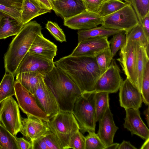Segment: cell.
<instances>
[{
	"mask_svg": "<svg viewBox=\"0 0 149 149\" xmlns=\"http://www.w3.org/2000/svg\"><path fill=\"white\" fill-rule=\"evenodd\" d=\"M54 64L70 77L82 93L94 92L96 83L101 75L95 57L69 55L55 61Z\"/></svg>",
	"mask_w": 149,
	"mask_h": 149,
	"instance_id": "1",
	"label": "cell"
},
{
	"mask_svg": "<svg viewBox=\"0 0 149 149\" xmlns=\"http://www.w3.org/2000/svg\"><path fill=\"white\" fill-rule=\"evenodd\" d=\"M42 27L36 21L25 24L10 42L4 57L6 72L13 74L29 52L37 35L41 32Z\"/></svg>",
	"mask_w": 149,
	"mask_h": 149,
	"instance_id": "2",
	"label": "cell"
},
{
	"mask_svg": "<svg viewBox=\"0 0 149 149\" xmlns=\"http://www.w3.org/2000/svg\"><path fill=\"white\" fill-rule=\"evenodd\" d=\"M44 81L55 97L60 110L72 111L77 99L82 93L75 83L55 65L44 76Z\"/></svg>",
	"mask_w": 149,
	"mask_h": 149,
	"instance_id": "3",
	"label": "cell"
},
{
	"mask_svg": "<svg viewBox=\"0 0 149 149\" xmlns=\"http://www.w3.org/2000/svg\"><path fill=\"white\" fill-rule=\"evenodd\" d=\"M45 121L58 139L63 149H68L71 137L79 130V125L72 111L60 110Z\"/></svg>",
	"mask_w": 149,
	"mask_h": 149,
	"instance_id": "4",
	"label": "cell"
},
{
	"mask_svg": "<svg viewBox=\"0 0 149 149\" xmlns=\"http://www.w3.org/2000/svg\"><path fill=\"white\" fill-rule=\"evenodd\" d=\"M95 92L83 93L77 99L72 112L82 133L95 132Z\"/></svg>",
	"mask_w": 149,
	"mask_h": 149,
	"instance_id": "5",
	"label": "cell"
},
{
	"mask_svg": "<svg viewBox=\"0 0 149 149\" xmlns=\"http://www.w3.org/2000/svg\"><path fill=\"white\" fill-rule=\"evenodd\" d=\"M102 19V26L122 31L125 35L139 23L135 11L130 3L116 12L103 17Z\"/></svg>",
	"mask_w": 149,
	"mask_h": 149,
	"instance_id": "6",
	"label": "cell"
},
{
	"mask_svg": "<svg viewBox=\"0 0 149 149\" xmlns=\"http://www.w3.org/2000/svg\"><path fill=\"white\" fill-rule=\"evenodd\" d=\"M139 45V43L136 41H126L120 49V57L116 59L126 76V79L137 88L136 65Z\"/></svg>",
	"mask_w": 149,
	"mask_h": 149,
	"instance_id": "7",
	"label": "cell"
},
{
	"mask_svg": "<svg viewBox=\"0 0 149 149\" xmlns=\"http://www.w3.org/2000/svg\"><path fill=\"white\" fill-rule=\"evenodd\" d=\"M0 104V123L16 136L22 126V117L18 104L11 97L3 100Z\"/></svg>",
	"mask_w": 149,
	"mask_h": 149,
	"instance_id": "8",
	"label": "cell"
},
{
	"mask_svg": "<svg viewBox=\"0 0 149 149\" xmlns=\"http://www.w3.org/2000/svg\"><path fill=\"white\" fill-rule=\"evenodd\" d=\"M15 96L19 107L27 116H32L44 121L48 118L38 106L33 95L29 93L18 81L15 83Z\"/></svg>",
	"mask_w": 149,
	"mask_h": 149,
	"instance_id": "9",
	"label": "cell"
},
{
	"mask_svg": "<svg viewBox=\"0 0 149 149\" xmlns=\"http://www.w3.org/2000/svg\"><path fill=\"white\" fill-rule=\"evenodd\" d=\"M120 72L115 59H112L108 69L97 80L94 92H105L109 94L117 92L123 81Z\"/></svg>",
	"mask_w": 149,
	"mask_h": 149,
	"instance_id": "10",
	"label": "cell"
},
{
	"mask_svg": "<svg viewBox=\"0 0 149 149\" xmlns=\"http://www.w3.org/2000/svg\"><path fill=\"white\" fill-rule=\"evenodd\" d=\"M54 66L53 61L28 52L19 64L15 76L22 72H34L40 73L45 76L52 70Z\"/></svg>",
	"mask_w": 149,
	"mask_h": 149,
	"instance_id": "11",
	"label": "cell"
},
{
	"mask_svg": "<svg viewBox=\"0 0 149 149\" xmlns=\"http://www.w3.org/2000/svg\"><path fill=\"white\" fill-rule=\"evenodd\" d=\"M107 36L88 38L78 42L70 55L74 56L95 57L106 48L110 47Z\"/></svg>",
	"mask_w": 149,
	"mask_h": 149,
	"instance_id": "12",
	"label": "cell"
},
{
	"mask_svg": "<svg viewBox=\"0 0 149 149\" xmlns=\"http://www.w3.org/2000/svg\"><path fill=\"white\" fill-rule=\"evenodd\" d=\"M33 95L38 106L48 118L56 114L60 110L55 97L44 80L40 83Z\"/></svg>",
	"mask_w": 149,
	"mask_h": 149,
	"instance_id": "13",
	"label": "cell"
},
{
	"mask_svg": "<svg viewBox=\"0 0 149 149\" xmlns=\"http://www.w3.org/2000/svg\"><path fill=\"white\" fill-rule=\"evenodd\" d=\"M120 106L125 109H139L143 102L141 93L128 79L123 81L119 89Z\"/></svg>",
	"mask_w": 149,
	"mask_h": 149,
	"instance_id": "14",
	"label": "cell"
},
{
	"mask_svg": "<svg viewBox=\"0 0 149 149\" xmlns=\"http://www.w3.org/2000/svg\"><path fill=\"white\" fill-rule=\"evenodd\" d=\"M102 17L98 14L85 10L64 21V25L74 30H84L96 27L103 24Z\"/></svg>",
	"mask_w": 149,
	"mask_h": 149,
	"instance_id": "15",
	"label": "cell"
},
{
	"mask_svg": "<svg viewBox=\"0 0 149 149\" xmlns=\"http://www.w3.org/2000/svg\"><path fill=\"white\" fill-rule=\"evenodd\" d=\"M22 118V126L20 132L27 139L32 141L50 130L45 122L39 118L31 116Z\"/></svg>",
	"mask_w": 149,
	"mask_h": 149,
	"instance_id": "16",
	"label": "cell"
},
{
	"mask_svg": "<svg viewBox=\"0 0 149 149\" xmlns=\"http://www.w3.org/2000/svg\"><path fill=\"white\" fill-rule=\"evenodd\" d=\"M126 116L124 127L132 135L139 136L143 139L149 138V130L141 119L139 109H125Z\"/></svg>",
	"mask_w": 149,
	"mask_h": 149,
	"instance_id": "17",
	"label": "cell"
},
{
	"mask_svg": "<svg viewBox=\"0 0 149 149\" xmlns=\"http://www.w3.org/2000/svg\"><path fill=\"white\" fill-rule=\"evenodd\" d=\"M52 10L65 21L86 10L83 0H56Z\"/></svg>",
	"mask_w": 149,
	"mask_h": 149,
	"instance_id": "18",
	"label": "cell"
},
{
	"mask_svg": "<svg viewBox=\"0 0 149 149\" xmlns=\"http://www.w3.org/2000/svg\"><path fill=\"white\" fill-rule=\"evenodd\" d=\"M98 121L99 128L97 134L107 146L113 143L114 135L119 128L115 124L109 107Z\"/></svg>",
	"mask_w": 149,
	"mask_h": 149,
	"instance_id": "19",
	"label": "cell"
},
{
	"mask_svg": "<svg viewBox=\"0 0 149 149\" xmlns=\"http://www.w3.org/2000/svg\"><path fill=\"white\" fill-rule=\"evenodd\" d=\"M57 47L53 42L45 38L42 33L36 37L29 52L53 61L56 56Z\"/></svg>",
	"mask_w": 149,
	"mask_h": 149,
	"instance_id": "20",
	"label": "cell"
},
{
	"mask_svg": "<svg viewBox=\"0 0 149 149\" xmlns=\"http://www.w3.org/2000/svg\"><path fill=\"white\" fill-rule=\"evenodd\" d=\"M16 80L29 93L33 94L40 83L44 80V76L34 72H26L17 74L15 75Z\"/></svg>",
	"mask_w": 149,
	"mask_h": 149,
	"instance_id": "21",
	"label": "cell"
},
{
	"mask_svg": "<svg viewBox=\"0 0 149 149\" xmlns=\"http://www.w3.org/2000/svg\"><path fill=\"white\" fill-rule=\"evenodd\" d=\"M24 25L21 22L5 15L0 22V39L16 35Z\"/></svg>",
	"mask_w": 149,
	"mask_h": 149,
	"instance_id": "22",
	"label": "cell"
},
{
	"mask_svg": "<svg viewBox=\"0 0 149 149\" xmlns=\"http://www.w3.org/2000/svg\"><path fill=\"white\" fill-rule=\"evenodd\" d=\"M31 142V149H63L58 139L50 130Z\"/></svg>",
	"mask_w": 149,
	"mask_h": 149,
	"instance_id": "23",
	"label": "cell"
},
{
	"mask_svg": "<svg viewBox=\"0 0 149 149\" xmlns=\"http://www.w3.org/2000/svg\"><path fill=\"white\" fill-rule=\"evenodd\" d=\"M50 11L35 5L29 0H23L21 10V22L24 25L34 18Z\"/></svg>",
	"mask_w": 149,
	"mask_h": 149,
	"instance_id": "24",
	"label": "cell"
},
{
	"mask_svg": "<svg viewBox=\"0 0 149 149\" xmlns=\"http://www.w3.org/2000/svg\"><path fill=\"white\" fill-rule=\"evenodd\" d=\"M121 31L108 29L101 26L90 29L79 30L77 33L78 42L84 40L100 36H107L109 37Z\"/></svg>",
	"mask_w": 149,
	"mask_h": 149,
	"instance_id": "25",
	"label": "cell"
},
{
	"mask_svg": "<svg viewBox=\"0 0 149 149\" xmlns=\"http://www.w3.org/2000/svg\"><path fill=\"white\" fill-rule=\"evenodd\" d=\"M149 50L145 47L139 45L136 65L138 89L141 93V84L146 65L149 62Z\"/></svg>",
	"mask_w": 149,
	"mask_h": 149,
	"instance_id": "26",
	"label": "cell"
},
{
	"mask_svg": "<svg viewBox=\"0 0 149 149\" xmlns=\"http://www.w3.org/2000/svg\"><path fill=\"white\" fill-rule=\"evenodd\" d=\"M14 74L6 72L0 83V104L4 100L15 95Z\"/></svg>",
	"mask_w": 149,
	"mask_h": 149,
	"instance_id": "27",
	"label": "cell"
},
{
	"mask_svg": "<svg viewBox=\"0 0 149 149\" xmlns=\"http://www.w3.org/2000/svg\"><path fill=\"white\" fill-rule=\"evenodd\" d=\"M109 93L105 92H95V107L96 122L102 118L109 107Z\"/></svg>",
	"mask_w": 149,
	"mask_h": 149,
	"instance_id": "28",
	"label": "cell"
},
{
	"mask_svg": "<svg viewBox=\"0 0 149 149\" xmlns=\"http://www.w3.org/2000/svg\"><path fill=\"white\" fill-rule=\"evenodd\" d=\"M126 36V41H136L149 50V38L147 37L139 23L132 28Z\"/></svg>",
	"mask_w": 149,
	"mask_h": 149,
	"instance_id": "29",
	"label": "cell"
},
{
	"mask_svg": "<svg viewBox=\"0 0 149 149\" xmlns=\"http://www.w3.org/2000/svg\"><path fill=\"white\" fill-rule=\"evenodd\" d=\"M0 145L2 149H19L17 137L13 135L0 123Z\"/></svg>",
	"mask_w": 149,
	"mask_h": 149,
	"instance_id": "30",
	"label": "cell"
},
{
	"mask_svg": "<svg viewBox=\"0 0 149 149\" xmlns=\"http://www.w3.org/2000/svg\"><path fill=\"white\" fill-rule=\"evenodd\" d=\"M127 4L121 0H105L102 5L98 14L103 17L116 12Z\"/></svg>",
	"mask_w": 149,
	"mask_h": 149,
	"instance_id": "31",
	"label": "cell"
},
{
	"mask_svg": "<svg viewBox=\"0 0 149 149\" xmlns=\"http://www.w3.org/2000/svg\"><path fill=\"white\" fill-rule=\"evenodd\" d=\"M95 57L101 75L108 69L113 59L110 47L97 54Z\"/></svg>",
	"mask_w": 149,
	"mask_h": 149,
	"instance_id": "32",
	"label": "cell"
},
{
	"mask_svg": "<svg viewBox=\"0 0 149 149\" xmlns=\"http://www.w3.org/2000/svg\"><path fill=\"white\" fill-rule=\"evenodd\" d=\"M131 4L141 25L143 19L149 13V0H132Z\"/></svg>",
	"mask_w": 149,
	"mask_h": 149,
	"instance_id": "33",
	"label": "cell"
},
{
	"mask_svg": "<svg viewBox=\"0 0 149 149\" xmlns=\"http://www.w3.org/2000/svg\"><path fill=\"white\" fill-rule=\"evenodd\" d=\"M111 46L112 56L113 57L117 52L120 50L125 45L126 42L125 34L123 31L113 35L109 41Z\"/></svg>",
	"mask_w": 149,
	"mask_h": 149,
	"instance_id": "34",
	"label": "cell"
},
{
	"mask_svg": "<svg viewBox=\"0 0 149 149\" xmlns=\"http://www.w3.org/2000/svg\"><path fill=\"white\" fill-rule=\"evenodd\" d=\"M85 137V149H105L106 146L97 134L94 132H88Z\"/></svg>",
	"mask_w": 149,
	"mask_h": 149,
	"instance_id": "35",
	"label": "cell"
},
{
	"mask_svg": "<svg viewBox=\"0 0 149 149\" xmlns=\"http://www.w3.org/2000/svg\"><path fill=\"white\" fill-rule=\"evenodd\" d=\"M141 93L142 101L146 105L149 103V62L146 65L142 80Z\"/></svg>",
	"mask_w": 149,
	"mask_h": 149,
	"instance_id": "36",
	"label": "cell"
},
{
	"mask_svg": "<svg viewBox=\"0 0 149 149\" xmlns=\"http://www.w3.org/2000/svg\"><path fill=\"white\" fill-rule=\"evenodd\" d=\"M45 27L57 41L61 42H66L65 36L57 24L49 21L46 24Z\"/></svg>",
	"mask_w": 149,
	"mask_h": 149,
	"instance_id": "37",
	"label": "cell"
},
{
	"mask_svg": "<svg viewBox=\"0 0 149 149\" xmlns=\"http://www.w3.org/2000/svg\"><path fill=\"white\" fill-rule=\"evenodd\" d=\"M85 137L79 130L75 133L70 140L68 149H85Z\"/></svg>",
	"mask_w": 149,
	"mask_h": 149,
	"instance_id": "38",
	"label": "cell"
},
{
	"mask_svg": "<svg viewBox=\"0 0 149 149\" xmlns=\"http://www.w3.org/2000/svg\"><path fill=\"white\" fill-rule=\"evenodd\" d=\"M105 0H83L86 10L98 14L103 2Z\"/></svg>",
	"mask_w": 149,
	"mask_h": 149,
	"instance_id": "39",
	"label": "cell"
},
{
	"mask_svg": "<svg viewBox=\"0 0 149 149\" xmlns=\"http://www.w3.org/2000/svg\"><path fill=\"white\" fill-rule=\"evenodd\" d=\"M0 11L18 21L21 22V11L0 4Z\"/></svg>",
	"mask_w": 149,
	"mask_h": 149,
	"instance_id": "40",
	"label": "cell"
},
{
	"mask_svg": "<svg viewBox=\"0 0 149 149\" xmlns=\"http://www.w3.org/2000/svg\"><path fill=\"white\" fill-rule=\"evenodd\" d=\"M23 0H0V4L21 10Z\"/></svg>",
	"mask_w": 149,
	"mask_h": 149,
	"instance_id": "41",
	"label": "cell"
},
{
	"mask_svg": "<svg viewBox=\"0 0 149 149\" xmlns=\"http://www.w3.org/2000/svg\"><path fill=\"white\" fill-rule=\"evenodd\" d=\"M31 2L39 7L51 11L52 10V2L50 0H29Z\"/></svg>",
	"mask_w": 149,
	"mask_h": 149,
	"instance_id": "42",
	"label": "cell"
},
{
	"mask_svg": "<svg viewBox=\"0 0 149 149\" xmlns=\"http://www.w3.org/2000/svg\"><path fill=\"white\" fill-rule=\"evenodd\" d=\"M17 140L19 149H31V142L28 141L23 138H17Z\"/></svg>",
	"mask_w": 149,
	"mask_h": 149,
	"instance_id": "43",
	"label": "cell"
},
{
	"mask_svg": "<svg viewBox=\"0 0 149 149\" xmlns=\"http://www.w3.org/2000/svg\"><path fill=\"white\" fill-rule=\"evenodd\" d=\"M141 25L146 35L149 38V13L143 19Z\"/></svg>",
	"mask_w": 149,
	"mask_h": 149,
	"instance_id": "44",
	"label": "cell"
},
{
	"mask_svg": "<svg viewBox=\"0 0 149 149\" xmlns=\"http://www.w3.org/2000/svg\"><path fill=\"white\" fill-rule=\"evenodd\" d=\"M137 148L132 145L129 141H123L119 144L118 149H137Z\"/></svg>",
	"mask_w": 149,
	"mask_h": 149,
	"instance_id": "45",
	"label": "cell"
},
{
	"mask_svg": "<svg viewBox=\"0 0 149 149\" xmlns=\"http://www.w3.org/2000/svg\"><path fill=\"white\" fill-rule=\"evenodd\" d=\"M119 144L118 143H113L106 147L105 149H118Z\"/></svg>",
	"mask_w": 149,
	"mask_h": 149,
	"instance_id": "46",
	"label": "cell"
},
{
	"mask_svg": "<svg viewBox=\"0 0 149 149\" xmlns=\"http://www.w3.org/2000/svg\"><path fill=\"white\" fill-rule=\"evenodd\" d=\"M145 142L141 146V149H149V138L145 140Z\"/></svg>",
	"mask_w": 149,
	"mask_h": 149,
	"instance_id": "47",
	"label": "cell"
},
{
	"mask_svg": "<svg viewBox=\"0 0 149 149\" xmlns=\"http://www.w3.org/2000/svg\"><path fill=\"white\" fill-rule=\"evenodd\" d=\"M149 106L148 108L146 109L144 111V114L145 115L146 117V120L147 121V124H148V125L149 126Z\"/></svg>",
	"mask_w": 149,
	"mask_h": 149,
	"instance_id": "48",
	"label": "cell"
},
{
	"mask_svg": "<svg viewBox=\"0 0 149 149\" xmlns=\"http://www.w3.org/2000/svg\"><path fill=\"white\" fill-rule=\"evenodd\" d=\"M5 14L3 13L0 11V22L1 20L3 17L5 15Z\"/></svg>",
	"mask_w": 149,
	"mask_h": 149,
	"instance_id": "49",
	"label": "cell"
},
{
	"mask_svg": "<svg viewBox=\"0 0 149 149\" xmlns=\"http://www.w3.org/2000/svg\"><path fill=\"white\" fill-rule=\"evenodd\" d=\"M121 0L124 1L125 2H126L127 3H130V4H131L132 0Z\"/></svg>",
	"mask_w": 149,
	"mask_h": 149,
	"instance_id": "50",
	"label": "cell"
},
{
	"mask_svg": "<svg viewBox=\"0 0 149 149\" xmlns=\"http://www.w3.org/2000/svg\"><path fill=\"white\" fill-rule=\"evenodd\" d=\"M50 0L51 1V2H52L53 1H54L56 0Z\"/></svg>",
	"mask_w": 149,
	"mask_h": 149,
	"instance_id": "51",
	"label": "cell"
},
{
	"mask_svg": "<svg viewBox=\"0 0 149 149\" xmlns=\"http://www.w3.org/2000/svg\"><path fill=\"white\" fill-rule=\"evenodd\" d=\"M0 149H2V148H1L0 145Z\"/></svg>",
	"mask_w": 149,
	"mask_h": 149,
	"instance_id": "52",
	"label": "cell"
}]
</instances>
